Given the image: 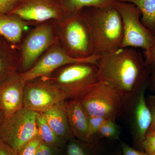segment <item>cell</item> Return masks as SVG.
Masks as SVG:
<instances>
[{"mask_svg": "<svg viewBox=\"0 0 155 155\" xmlns=\"http://www.w3.org/2000/svg\"><path fill=\"white\" fill-rule=\"evenodd\" d=\"M42 114L48 124L58 137L67 143L75 137L68 121L66 101L56 104Z\"/></svg>", "mask_w": 155, "mask_h": 155, "instance_id": "14", "label": "cell"}, {"mask_svg": "<svg viewBox=\"0 0 155 155\" xmlns=\"http://www.w3.org/2000/svg\"><path fill=\"white\" fill-rule=\"evenodd\" d=\"M21 0H0V14H10L16 8Z\"/></svg>", "mask_w": 155, "mask_h": 155, "instance_id": "27", "label": "cell"}, {"mask_svg": "<svg viewBox=\"0 0 155 155\" xmlns=\"http://www.w3.org/2000/svg\"><path fill=\"white\" fill-rule=\"evenodd\" d=\"M145 62L147 66L155 63V45L150 49L145 51Z\"/></svg>", "mask_w": 155, "mask_h": 155, "instance_id": "31", "label": "cell"}, {"mask_svg": "<svg viewBox=\"0 0 155 155\" xmlns=\"http://www.w3.org/2000/svg\"><path fill=\"white\" fill-rule=\"evenodd\" d=\"M69 11L62 0H21L11 14L31 23L60 19Z\"/></svg>", "mask_w": 155, "mask_h": 155, "instance_id": "12", "label": "cell"}, {"mask_svg": "<svg viewBox=\"0 0 155 155\" xmlns=\"http://www.w3.org/2000/svg\"><path fill=\"white\" fill-rule=\"evenodd\" d=\"M36 125L38 135L43 142L59 147L64 148L67 143L56 135L41 113H38Z\"/></svg>", "mask_w": 155, "mask_h": 155, "instance_id": "19", "label": "cell"}, {"mask_svg": "<svg viewBox=\"0 0 155 155\" xmlns=\"http://www.w3.org/2000/svg\"><path fill=\"white\" fill-rule=\"evenodd\" d=\"M20 64L19 47L0 36V83L18 71Z\"/></svg>", "mask_w": 155, "mask_h": 155, "instance_id": "16", "label": "cell"}, {"mask_svg": "<svg viewBox=\"0 0 155 155\" xmlns=\"http://www.w3.org/2000/svg\"><path fill=\"white\" fill-rule=\"evenodd\" d=\"M62 2H63V0H62Z\"/></svg>", "mask_w": 155, "mask_h": 155, "instance_id": "34", "label": "cell"}, {"mask_svg": "<svg viewBox=\"0 0 155 155\" xmlns=\"http://www.w3.org/2000/svg\"><path fill=\"white\" fill-rule=\"evenodd\" d=\"M5 118V116L3 115L2 111L0 110V125H1V123H2Z\"/></svg>", "mask_w": 155, "mask_h": 155, "instance_id": "33", "label": "cell"}, {"mask_svg": "<svg viewBox=\"0 0 155 155\" xmlns=\"http://www.w3.org/2000/svg\"><path fill=\"white\" fill-rule=\"evenodd\" d=\"M80 100L89 117L116 119L122 114V97L110 84L99 82Z\"/></svg>", "mask_w": 155, "mask_h": 155, "instance_id": "6", "label": "cell"}, {"mask_svg": "<svg viewBox=\"0 0 155 155\" xmlns=\"http://www.w3.org/2000/svg\"><path fill=\"white\" fill-rule=\"evenodd\" d=\"M98 56L93 55L84 59H76L69 56L59 43L52 45L39 58L31 69L20 73L25 82L35 78L48 77L59 68L68 64L78 62L97 64Z\"/></svg>", "mask_w": 155, "mask_h": 155, "instance_id": "11", "label": "cell"}, {"mask_svg": "<svg viewBox=\"0 0 155 155\" xmlns=\"http://www.w3.org/2000/svg\"><path fill=\"white\" fill-rule=\"evenodd\" d=\"M122 155H147L143 151L134 148L123 142L120 141Z\"/></svg>", "mask_w": 155, "mask_h": 155, "instance_id": "29", "label": "cell"}, {"mask_svg": "<svg viewBox=\"0 0 155 155\" xmlns=\"http://www.w3.org/2000/svg\"><path fill=\"white\" fill-rule=\"evenodd\" d=\"M66 109L69 126L75 138L87 142L88 116L80 100L66 101Z\"/></svg>", "mask_w": 155, "mask_h": 155, "instance_id": "15", "label": "cell"}, {"mask_svg": "<svg viewBox=\"0 0 155 155\" xmlns=\"http://www.w3.org/2000/svg\"><path fill=\"white\" fill-rule=\"evenodd\" d=\"M94 55L100 57L121 47L123 28L121 16L116 8L88 7L82 9Z\"/></svg>", "mask_w": 155, "mask_h": 155, "instance_id": "2", "label": "cell"}, {"mask_svg": "<svg viewBox=\"0 0 155 155\" xmlns=\"http://www.w3.org/2000/svg\"><path fill=\"white\" fill-rule=\"evenodd\" d=\"M46 77L64 92L67 100L80 99L99 82L97 64L91 62L68 64Z\"/></svg>", "mask_w": 155, "mask_h": 155, "instance_id": "3", "label": "cell"}, {"mask_svg": "<svg viewBox=\"0 0 155 155\" xmlns=\"http://www.w3.org/2000/svg\"><path fill=\"white\" fill-rule=\"evenodd\" d=\"M42 140L38 135L22 146L17 150L18 155H36Z\"/></svg>", "mask_w": 155, "mask_h": 155, "instance_id": "24", "label": "cell"}, {"mask_svg": "<svg viewBox=\"0 0 155 155\" xmlns=\"http://www.w3.org/2000/svg\"><path fill=\"white\" fill-rule=\"evenodd\" d=\"M99 82L116 89L123 105L144 84L149 82L151 68L141 53L134 48H120L99 57L97 63Z\"/></svg>", "mask_w": 155, "mask_h": 155, "instance_id": "1", "label": "cell"}, {"mask_svg": "<svg viewBox=\"0 0 155 155\" xmlns=\"http://www.w3.org/2000/svg\"><path fill=\"white\" fill-rule=\"evenodd\" d=\"M122 19L123 38L121 48H140L147 51L155 45V35L141 22V12L131 3L119 2L114 6Z\"/></svg>", "mask_w": 155, "mask_h": 155, "instance_id": "7", "label": "cell"}, {"mask_svg": "<svg viewBox=\"0 0 155 155\" xmlns=\"http://www.w3.org/2000/svg\"><path fill=\"white\" fill-rule=\"evenodd\" d=\"M64 101L67 99L64 92L47 77L38 78L25 83L24 107L43 113Z\"/></svg>", "mask_w": 155, "mask_h": 155, "instance_id": "9", "label": "cell"}, {"mask_svg": "<svg viewBox=\"0 0 155 155\" xmlns=\"http://www.w3.org/2000/svg\"><path fill=\"white\" fill-rule=\"evenodd\" d=\"M33 24L13 14H0V36L19 47L24 31Z\"/></svg>", "mask_w": 155, "mask_h": 155, "instance_id": "17", "label": "cell"}, {"mask_svg": "<svg viewBox=\"0 0 155 155\" xmlns=\"http://www.w3.org/2000/svg\"><path fill=\"white\" fill-rule=\"evenodd\" d=\"M58 43L59 42L54 20L37 24L19 45L20 73L31 69L50 47Z\"/></svg>", "mask_w": 155, "mask_h": 155, "instance_id": "5", "label": "cell"}, {"mask_svg": "<svg viewBox=\"0 0 155 155\" xmlns=\"http://www.w3.org/2000/svg\"><path fill=\"white\" fill-rule=\"evenodd\" d=\"M65 155H97L96 143L74 138L67 142L64 148Z\"/></svg>", "mask_w": 155, "mask_h": 155, "instance_id": "20", "label": "cell"}, {"mask_svg": "<svg viewBox=\"0 0 155 155\" xmlns=\"http://www.w3.org/2000/svg\"><path fill=\"white\" fill-rule=\"evenodd\" d=\"M147 105L151 114L152 121L150 129L155 130V95H150L146 98Z\"/></svg>", "mask_w": 155, "mask_h": 155, "instance_id": "28", "label": "cell"}, {"mask_svg": "<svg viewBox=\"0 0 155 155\" xmlns=\"http://www.w3.org/2000/svg\"><path fill=\"white\" fill-rule=\"evenodd\" d=\"M0 155H18L17 150L11 147L0 139Z\"/></svg>", "mask_w": 155, "mask_h": 155, "instance_id": "30", "label": "cell"}, {"mask_svg": "<svg viewBox=\"0 0 155 155\" xmlns=\"http://www.w3.org/2000/svg\"><path fill=\"white\" fill-rule=\"evenodd\" d=\"M38 113L24 107L5 118L0 125V139L18 150L38 135L36 125Z\"/></svg>", "mask_w": 155, "mask_h": 155, "instance_id": "8", "label": "cell"}, {"mask_svg": "<svg viewBox=\"0 0 155 155\" xmlns=\"http://www.w3.org/2000/svg\"><path fill=\"white\" fill-rule=\"evenodd\" d=\"M36 155H65L64 148L59 147L42 142Z\"/></svg>", "mask_w": 155, "mask_h": 155, "instance_id": "26", "label": "cell"}, {"mask_svg": "<svg viewBox=\"0 0 155 155\" xmlns=\"http://www.w3.org/2000/svg\"><path fill=\"white\" fill-rule=\"evenodd\" d=\"M106 119H107L102 117L88 116V126L87 136V142L96 143L99 131Z\"/></svg>", "mask_w": 155, "mask_h": 155, "instance_id": "23", "label": "cell"}, {"mask_svg": "<svg viewBox=\"0 0 155 155\" xmlns=\"http://www.w3.org/2000/svg\"><path fill=\"white\" fill-rule=\"evenodd\" d=\"M148 85L147 84L141 87L123 105L122 113L127 114L134 142L137 150L141 151L143 142L152 121L151 114L145 96Z\"/></svg>", "mask_w": 155, "mask_h": 155, "instance_id": "10", "label": "cell"}, {"mask_svg": "<svg viewBox=\"0 0 155 155\" xmlns=\"http://www.w3.org/2000/svg\"><path fill=\"white\" fill-rule=\"evenodd\" d=\"M121 132V128L116 123V119H107L100 128L98 138L119 140Z\"/></svg>", "mask_w": 155, "mask_h": 155, "instance_id": "22", "label": "cell"}, {"mask_svg": "<svg viewBox=\"0 0 155 155\" xmlns=\"http://www.w3.org/2000/svg\"><path fill=\"white\" fill-rule=\"evenodd\" d=\"M120 0H63L64 7L68 11H79L88 7L107 8L113 7Z\"/></svg>", "mask_w": 155, "mask_h": 155, "instance_id": "21", "label": "cell"}, {"mask_svg": "<svg viewBox=\"0 0 155 155\" xmlns=\"http://www.w3.org/2000/svg\"><path fill=\"white\" fill-rule=\"evenodd\" d=\"M120 2L136 6L141 11L142 23L155 35V0H120Z\"/></svg>", "mask_w": 155, "mask_h": 155, "instance_id": "18", "label": "cell"}, {"mask_svg": "<svg viewBox=\"0 0 155 155\" xmlns=\"http://www.w3.org/2000/svg\"><path fill=\"white\" fill-rule=\"evenodd\" d=\"M142 150L147 155H155V130L149 129L146 134L142 145Z\"/></svg>", "mask_w": 155, "mask_h": 155, "instance_id": "25", "label": "cell"}, {"mask_svg": "<svg viewBox=\"0 0 155 155\" xmlns=\"http://www.w3.org/2000/svg\"><path fill=\"white\" fill-rule=\"evenodd\" d=\"M148 66L151 68L149 85H150L151 89L155 92V63H152Z\"/></svg>", "mask_w": 155, "mask_h": 155, "instance_id": "32", "label": "cell"}, {"mask_svg": "<svg viewBox=\"0 0 155 155\" xmlns=\"http://www.w3.org/2000/svg\"><path fill=\"white\" fill-rule=\"evenodd\" d=\"M25 83L18 71L0 83V110L5 118L23 107Z\"/></svg>", "mask_w": 155, "mask_h": 155, "instance_id": "13", "label": "cell"}, {"mask_svg": "<svg viewBox=\"0 0 155 155\" xmlns=\"http://www.w3.org/2000/svg\"><path fill=\"white\" fill-rule=\"evenodd\" d=\"M55 22L59 43L69 56L81 59L94 55L82 9L68 11Z\"/></svg>", "mask_w": 155, "mask_h": 155, "instance_id": "4", "label": "cell"}]
</instances>
